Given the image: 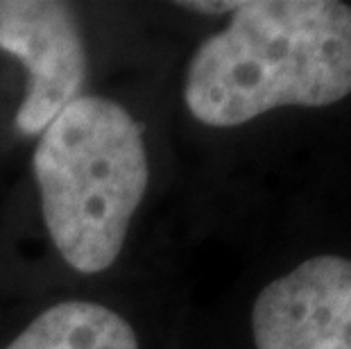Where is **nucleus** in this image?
Returning a JSON list of instances; mask_svg holds the SVG:
<instances>
[{"label": "nucleus", "instance_id": "f257e3e1", "mask_svg": "<svg viewBox=\"0 0 351 349\" xmlns=\"http://www.w3.org/2000/svg\"><path fill=\"white\" fill-rule=\"evenodd\" d=\"M351 93V5L245 0L195 50L184 84L193 118L236 128L279 107H326Z\"/></svg>", "mask_w": 351, "mask_h": 349}, {"label": "nucleus", "instance_id": "7ed1b4c3", "mask_svg": "<svg viewBox=\"0 0 351 349\" xmlns=\"http://www.w3.org/2000/svg\"><path fill=\"white\" fill-rule=\"evenodd\" d=\"M0 50L27 69V93L16 111V130H43L80 98L86 80V48L75 10L57 0H0Z\"/></svg>", "mask_w": 351, "mask_h": 349}, {"label": "nucleus", "instance_id": "f03ea898", "mask_svg": "<svg viewBox=\"0 0 351 349\" xmlns=\"http://www.w3.org/2000/svg\"><path fill=\"white\" fill-rule=\"evenodd\" d=\"M32 166L43 220L64 261L82 274L111 268L150 175L130 111L80 95L43 130Z\"/></svg>", "mask_w": 351, "mask_h": 349}, {"label": "nucleus", "instance_id": "20e7f679", "mask_svg": "<svg viewBox=\"0 0 351 349\" xmlns=\"http://www.w3.org/2000/svg\"><path fill=\"white\" fill-rule=\"evenodd\" d=\"M252 331L256 349H351V258L315 256L270 281Z\"/></svg>", "mask_w": 351, "mask_h": 349}, {"label": "nucleus", "instance_id": "39448f33", "mask_svg": "<svg viewBox=\"0 0 351 349\" xmlns=\"http://www.w3.org/2000/svg\"><path fill=\"white\" fill-rule=\"evenodd\" d=\"M5 349H138V338L116 311L69 300L34 317Z\"/></svg>", "mask_w": 351, "mask_h": 349}]
</instances>
